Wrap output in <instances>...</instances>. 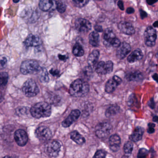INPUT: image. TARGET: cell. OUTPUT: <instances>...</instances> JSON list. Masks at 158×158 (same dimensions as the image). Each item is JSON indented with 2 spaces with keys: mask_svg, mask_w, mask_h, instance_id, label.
Instances as JSON below:
<instances>
[{
  "mask_svg": "<svg viewBox=\"0 0 158 158\" xmlns=\"http://www.w3.org/2000/svg\"><path fill=\"white\" fill-rule=\"evenodd\" d=\"M95 71L99 74L105 75L108 74L106 62L101 61L98 63L95 66Z\"/></svg>",
  "mask_w": 158,
  "mask_h": 158,
  "instance_id": "23",
  "label": "cell"
},
{
  "mask_svg": "<svg viewBox=\"0 0 158 158\" xmlns=\"http://www.w3.org/2000/svg\"><path fill=\"white\" fill-rule=\"evenodd\" d=\"M89 90V85L88 82L79 78L72 83L69 88V93L73 97L80 98L86 96Z\"/></svg>",
  "mask_w": 158,
  "mask_h": 158,
  "instance_id": "1",
  "label": "cell"
},
{
  "mask_svg": "<svg viewBox=\"0 0 158 158\" xmlns=\"http://www.w3.org/2000/svg\"><path fill=\"white\" fill-rule=\"evenodd\" d=\"M135 12V10L132 7H129L126 10V13L128 14H132Z\"/></svg>",
  "mask_w": 158,
  "mask_h": 158,
  "instance_id": "46",
  "label": "cell"
},
{
  "mask_svg": "<svg viewBox=\"0 0 158 158\" xmlns=\"http://www.w3.org/2000/svg\"><path fill=\"white\" fill-rule=\"evenodd\" d=\"M144 40L146 46L148 47L154 46L157 39L156 30L152 27L149 26L146 28L144 32Z\"/></svg>",
  "mask_w": 158,
  "mask_h": 158,
  "instance_id": "6",
  "label": "cell"
},
{
  "mask_svg": "<svg viewBox=\"0 0 158 158\" xmlns=\"http://www.w3.org/2000/svg\"><path fill=\"white\" fill-rule=\"evenodd\" d=\"M70 138L77 144L82 145L85 142V138L77 131H73L70 134Z\"/></svg>",
  "mask_w": 158,
  "mask_h": 158,
  "instance_id": "20",
  "label": "cell"
},
{
  "mask_svg": "<svg viewBox=\"0 0 158 158\" xmlns=\"http://www.w3.org/2000/svg\"><path fill=\"white\" fill-rule=\"evenodd\" d=\"M60 148V144L56 140H52L48 143L46 151L49 156L56 158L59 155Z\"/></svg>",
  "mask_w": 158,
  "mask_h": 158,
  "instance_id": "8",
  "label": "cell"
},
{
  "mask_svg": "<svg viewBox=\"0 0 158 158\" xmlns=\"http://www.w3.org/2000/svg\"><path fill=\"white\" fill-rule=\"evenodd\" d=\"M89 43L94 47H98L100 44L99 35L97 32H92L89 36Z\"/></svg>",
  "mask_w": 158,
  "mask_h": 158,
  "instance_id": "22",
  "label": "cell"
},
{
  "mask_svg": "<svg viewBox=\"0 0 158 158\" xmlns=\"http://www.w3.org/2000/svg\"><path fill=\"white\" fill-rule=\"evenodd\" d=\"M158 2V1H153V0H148L147 1V2L148 4L150 5H152Z\"/></svg>",
  "mask_w": 158,
  "mask_h": 158,
  "instance_id": "47",
  "label": "cell"
},
{
  "mask_svg": "<svg viewBox=\"0 0 158 158\" xmlns=\"http://www.w3.org/2000/svg\"><path fill=\"white\" fill-rule=\"evenodd\" d=\"M94 29L97 31V32H102L103 31L102 27L101 26L98 25H95V26L94 27Z\"/></svg>",
  "mask_w": 158,
  "mask_h": 158,
  "instance_id": "44",
  "label": "cell"
},
{
  "mask_svg": "<svg viewBox=\"0 0 158 158\" xmlns=\"http://www.w3.org/2000/svg\"><path fill=\"white\" fill-rule=\"evenodd\" d=\"M50 73L53 76H57L60 74V71L56 69H52L50 71Z\"/></svg>",
  "mask_w": 158,
  "mask_h": 158,
  "instance_id": "40",
  "label": "cell"
},
{
  "mask_svg": "<svg viewBox=\"0 0 158 158\" xmlns=\"http://www.w3.org/2000/svg\"><path fill=\"white\" fill-rule=\"evenodd\" d=\"M119 30L125 35H132L135 33V29L134 27L130 23L128 22H122L119 23L118 24Z\"/></svg>",
  "mask_w": 158,
  "mask_h": 158,
  "instance_id": "14",
  "label": "cell"
},
{
  "mask_svg": "<svg viewBox=\"0 0 158 158\" xmlns=\"http://www.w3.org/2000/svg\"><path fill=\"white\" fill-rule=\"evenodd\" d=\"M120 110V107L117 105H112L109 107L105 112V115L107 117L114 116L118 113Z\"/></svg>",
  "mask_w": 158,
  "mask_h": 158,
  "instance_id": "26",
  "label": "cell"
},
{
  "mask_svg": "<svg viewBox=\"0 0 158 158\" xmlns=\"http://www.w3.org/2000/svg\"><path fill=\"white\" fill-rule=\"evenodd\" d=\"M148 153V151L147 149L142 148L139 151L137 158H146Z\"/></svg>",
  "mask_w": 158,
  "mask_h": 158,
  "instance_id": "33",
  "label": "cell"
},
{
  "mask_svg": "<svg viewBox=\"0 0 158 158\" xmlns=\"http://www.w3.org/2000/svg\"><path fill=\"white\" fill-rule=\"evenodd\" d=\"M143 57L142 52L140 49L137 48L132 52V53L128 56L127 59V61L130 63H133L135 62L140 60Z\"/></svg>",
  "mask_w": 158,
  "mask_h": 158,
  "instance_id": "17",
  "label": "cell"
},
{
  "mask_svg": "<svg viewBox=\"0 0 158 158\" xmlns=\"http://www.w3.org/2000/svg\"><path fill=\"white\" fill-rule=\"evenodd\" d=\"M126 78L129 81H139L142 80L143 76L139 71H135L128 73Z\"/></svg>",
  "mask_w": 158,
  "mask_h": 158,
  "instance_id": "21",
  "label": "cell"
},
{
  "mask_svg": "<svg viewBox=\"0 0 158 158\" xmlns=\"http://www.w3.org/2000/svg\"><path fill=\"white\" fill-rule=\"evenodd\" d=\"M156 56H157V57H158V52H157V54H156Z\"/></svg>",
  "mask_w": 158,
  "mask_h": 158,
  "instance_id": "53",
  "label": "cell"
},
{
  "mask_svg": "<svg viewBox=\"0 0 158 158\" xmlns=\"http://www.w3.org/2000/svg\"><path fill=\"white\" fill-rule=\"evenodd\" d=\"M22 90L24 94L29 98L35 97L40 91L37 84L32 79H28L25 82L23 85Z\"/></svg>",
  "mask_w": 158,
  "mask_h": 158,
  "instance_id": "4",
  "label": "cell"
},
{
  "mask_svg": "<svg viewBox=\"0 0 158 158\" xmlns=\"http://www.w3.org/2000/svg\"><path fill=\"white\" fill-rule=\"evenodd\" d=\"M155 125L154 124L150 123L148 125V132L149 134H152L155 131L154 127H155Z\"/></svg>",
  "mask_w": 158,
  "mask_h": 158,
  "instance_id": "38",
  "label": "cell"
},
{
  "mask_svg": "<svg viewBox=\"0 0 158 158\" xmlns=\"http://www.w3.org/2000/svg\"><path fill=\"white\" fill-rule=\"evenodd\" d=\"M144 131V129L142 127H136L132 135H130V140L134 142H137L141 140L143 136Z\"/></svg>",
  "mask_w": 158,
  "mask_h": 158,
  "instance_id": "19",
  "label": "cell"
},
{
  "mask_svg": "<svg viewBox=\"0 0 158 158\" xmlns=\"http://www.w3.org/2000/svg\"><path fill=\"white\" fill-rule=\"evenodd\" d=\"M131 47L128 43L123 42L121 43L119 48H117L116 51V56L118 59L123 60L131 52Z\"/></svg>",
  "mask_w": 158,
  "mask_h": 158,
  "instance_id": "12",
  "label": "cell"
},
{
  "mask_svg": "<svg viewBox=\"0 0 158 158\" xmlns=\"http://www.w3.org/2000/svg\"><path fill=\"white\" fill-rule=\"evenodd\" d=\"M152 78L154 79L155 81L157 82V83H158V74L155 73L152 75Z\"/></svg>",
  "mask_w": 158,
  "mask_h": 158,
  "instance_id": "48",
  "label": "cell"
},
{
  "mask_svg": "<svg viewBox=\"0 0 158 158\" xmlns=\"http://www.w3.org/2000/svg\"><path fill=\"white\" fill-rule=\"evenodd\" d=\"M75 5L77 7L82 8L85 6L89 1H73Z\"/></svg>",
  "mask_w": 158,
  "mask_h": 158,
  "instance_id": "36",
  "label": "cell"
},
{
  "mask_svg": "<svg viewBox=\"0 0 158 158\" xmlns=\"http://www.w3.org/2000/svg\"><path fill=\"white\" fill-rule=\"evenodd\" d=\"M116 38L114 32L112 29L110 28H107L104 31L103 35V39L105 42H106V44H109L110 41H111L113 39Z\"/></svg>",
  "mask_w": 158,
  "mask_h": 158,
  "instance_id": "25",
  "label": "cell"
},
{
  "mask_svg": "<svg viewBox=\"0 0 158 158\" xmlns=\"http://www.w3.org/2000/svg\"><path fill=\"white\" fill-rule=\"evenodd\" d=\"M100 52L98 50H93L88 58L87 62L89 66H90L91 68L95 67L97 64Z\"/></svg>",
  "mask_w": 158,
  "mask_h": 158,
  "instance_id": "18",
  "label": "cell"
},
{
  "mask_svg": "<svg viewBox=\"0 0 158 158\" xmlns=\"http://www.w3.org/2000/svg\"><path fill=\"white\" fill-rule=\"evenodd\" d=\"M110 148L113 152L118 151L120 148L121 145V140L120 136L118 135H114L111 136L109 139Z\"/></svg>",
  "mask_w": 158,
  "mask_h": 158,
  "instance_id": "16",
  "label": "cell"
},
{
  "mask_svg": "<svg viewBox=\"0 0 158 158\" xmlns=\"http://www.w3.org/2000/svg\"><path fill=\"white\" fill-rule=\"evenodd\" d=\"M139 13H140V17H141V19H144V18L147 17V13L145 11L140 10Z\"/></svg>",
  "mask_w": 158,
  "mask_h": 158,
  "instance_id": "42",
  "label": "cell"
},
{
  "mask_svg": "<svg viewBox=\"0 0 158 158\" xmlns=\"http://www.w3.org/2000/svg\"><path fill=\"white\" fill-rule=\"evenodd\" d=\"M148 105V106H149L152 109H153L155 108V102H154V99H153V98L151 99L149 101Z\"/></svg>",
  "mask_w": 158,
  "mask_h": 158,
  "instance_id": "41",
  "label": "cell"
},
{
  "mask_svg": "<svg viewBox=\"0 0 158 158\" xmlns=\"http://www.w3.org/2000/svg\"><path fill=\"white\" fill-rule=\"evenodd\" d=\"M58 58L60 59V60L64 61H65L67 60V56H66V55H61V54H59L58 55Z\"/></svg>",
  "mask_w": 158,
  "mask_h": 158,
  "instance_id": "45",
  "label": "cell"
},
{
  "mask_svg": "<svg viewBox=\"0 0 158 158\" xmlns=\"http://www.w3.org/2000/svg\"><path fill=\"white\" fill-rule=\"evenodd\" d=\"M152 120H153V122H157L158 123V116H154L152 118Z\"/></svg>",
  "mask_w": 158,
  "mask_h": 158,
  "instance_id": "49",
  "label": "cell"
},
{
  "mask_svg": "<svg viewBox=\"0 0 158 158\" xmlns=\"http://www.w3.org/2000/svg\"><path fill=\"white\" fill-rule=\"evenodd\" d=\"M37 137L41 142H47L52 137L51 130L47 127L40 126L35 131Z\"/></svg>",
  "mask_w": 158,
  "mask_h": 158,
  "instance_id": "7",
  "label": "cell"
},
{
  "mask_svg": "<svg viewBox=\"0 0 158 158\" xmlns=\"http://www.w3.org/2000/svg\"><path fill=\"white\" fill-rule=\"evenodd\" d=\"M153 26L154 27H158V21H156L153 24Z\"/></svg>",
  "mask_w": 158,
  "mask_h": 158,
  "instance_id": "50",
  "label": "cell"
},
{
  "mask_svg": "<svg viewBox=\"0 0 158 158\" xmlns=\"http://www.w3.org/2000/svg\"><path fill=\"white\" fill-rule=\"evenodd\" d=\"M19 1H13L14 2H15V3H17V2H19Z\"/></svg>",
  "mask_w": 158,
  "mask_h": 158,
  "instance_id": "52",
  "label": "cell"
},
{
  "mask_svg": "<svg viewBox=\"0 0 158 158\" xmlns=\"http://www.w3.org/2000/svg\"><path fill=\"white\" fill-rule=\"evenodd\" d=\"M53 2L50 0H42L39 2L40 9L43 11H48L53 6Z\"/></svg>",
  "mask_w": 158,
  "mask_h": 158,
  "instance_id": "24",
  "label": "cell"
},
{
  "mask_svg": "<svg viewBox=\"0 0 158 158\" xmlns=\"http://www.w3.org/2000/svg\"><path fill=\"white\" fill-rule=\"evenodd\" d=\"M134 148L133 143L131 141H128L124 145L123 149L125 153L127 154H131Z\"/></svg>",
  "mask_w": 158,
  "mask_h": 158,
  "instance_id": "31",
  "label": "cell"
},
{
  "mask_svg": "<svg viewBox=\"0 0 158 158\" xmlns=\"http://www.w3.org/2000/svg\"><path fill=\"white\" fill-rule=\"evenodd\" d=\"M31 115L37 119L49 117L52 113V108L46 102H40L33 105L30 110Z\"/></svg>",
  "mask_w": 158,
  "mask_h": 158,
  "instance_id": "2",
  "label": "cell"
},
{
  "mask_svg": "<svg viewBox=\"0 0 158 158\" xmlns=\"http://www.w3.org/2000/svg\"><path fill=\"white\" fill-rule=\"evenodd\" d=\"M3 158H15V157H12V156H8V155H6V156H4Z\"/></svg>",
  "mask_w": 158,
  "mask_h": 158,
  "instance_id": "51",
  "label": "cell"
},
{
  "mask_svg": "<svg viewBox=\"0 0 158 158\" xmlns=\"http://www.w3.org/2000/svg\"><path fill=\"white\" fill-rule=\"evenodd\" d=\"M76 28L78 32L82 33L88 32L91 29V24L88 20L83 18H79L75 23Z\"/></svg>",
  "mask_w": 158,
  "mask_h": 158,
  "instance_id": "10",
  "label": "cell"
},
{
  "mask_svg": "<svg viewBox=\"0 0 158 158\" xmlns=\"http://www.w3.org/2000/svg\"><path fill=\"white\" fill-rule=\"evenodd\" d=\"M107 69H108V73H110L112 72L113 69V63L111 61H108L106 62Z\"/></svg>",
  "mask_w": 158,
  "mask_h": 158,
  "instance_id": "37",
  "label": "cell"
},
{
  "mask_svg": "<svg viewBox=\"0 0 158 158\" xmlns=\"http://www.w3.org/2000/svg\"><path fill=\"white\" fill-rule=\"evenodd\" d=\"M14 138L17 145L21 147L25 146L28 141V136L26 132L23 129H18L15 131Z\"/></svg>",
  "mask_w": 158,
  "mask_h": 158,
  "instance_id": "11",
  "label": "cell"
},
{
  "mask_svg": "<svg viewBox=\"0 0 158 158\" xmlns=\"http://www.w3.org/2000/svg\"><path fill=\"white\" fill-rule=\"evenodd\" d=\"M0 78H1V87H4L7 85L9 80V75L8 73L6 72L1 73Z\"/></svg>",
  "mask_w": 158,
  "mask_h": 158,
  "instance_id": "29",
  "label": "cell"
},
{
  "mask_svg": "<svg viewBox=\"0 0 158 158\" xmlns=\"http://www.w3.org/2000/svg\"><path fill=\"white\" fill-rule=\"evenodd\" d=\"M109 44L110 45V46H112L114 48H118L120 47V45H121V42L119 39L117 38H115L113 39L109 43Z\"/></svg>",
  "mask_w": 158,
  "mask_h": 158,
  "instance_id": "35",
  "label": "cell"
},
{
  "mask_svg": "<svg viewBox=\"0 0 158 158\" xmlns=\"http://www.w3.org/2000/svg\"><path fill=\"white\" fill-rule=\"evenodd\" d=\"M122 82V79L120 77L117 76H114L112 78L109 79L106 83L105 87V91L108 93H112Z\"/></svg>",
  "mask_w": 158,
  "mask_h": 158,
  "instance_id": "9",
  "label": "cell"
},
{
  "mask_svg": "<svg viewBox=\"0 0 158 158\" xmlns=\"http://www.w3.org/2000/svg\"><path fill=\"white\" fill-rule=\"evenodd\" d=\"M28 111H29V109L27 107H18L16 110V114L18 115H26L28 113Z\"/></svg>",
  "mask_w": 158,
  "mask_h": 158,
  "instance_id": "32",
  "label": "cell"
},
{
  "mask_svg": "<svg viewBox=\"0 0 158 158\" xmlns=\"http://www.w3.org/2000/svg\"><path fill=\"white\" fill-rule=\"evenodd\" d=\"M56 3V9L60 13H63L66 10V6L65 3L63 2L62 1H58L55 2Z\"/></svg>",
  "mask_w": 158,
  "mask_h": 158,
  "instance_id": "30",
  "label": "cell"
},
{
  "mask_svg": "<svg viewBox=\"0 0 158 158\" xmlns=\"http://www.w3.org/2000/svg\"><path fill=\"white\" fill-rule=\"evenodd\" d=\"M117 5H118V7L119 9L123 11L124 10V7L123 2L122 1H119L117 2Z\"/></svg>",
  "mask_w": 158,
  "mask_h": 158,
  "instance_id": "43",
  "label": "cell"
},
{
  "mask_svg": "<svg viewBox=\"0 0 158 158\" xmlns=\"http://www.w3.org/2000/svg\"><path fill=\"white\" fill-rule=\"evenodd\" d=\"M40 79L42 83H47L49 81L48 74L47 70L44 68H41Z\"/></svg>",
  "mask_w": 158,
  "mask_h": 158,
  "instance_id": "28",
  "label": "cell"
},
{
  "mask_svg": "<svg viewBox=\"0 0 158 158\" xmlns=\"http://www.w3.org/2000/svg\"><path fill=\"white\" fill-rule=\"evenodd\" d=\"M7 64V60L5 57H3L1 60V68L3 69L6 67Z\"/></svg>",
  "mask_w": 158,
  "mask_h": 158,
  "instance_id": "39",
  "label": "cell"
},
{
  "mask_svg": "<svg viewBox=\"0 0 158 158\" xmlns=\"http://www.w3.org/2000/svg\"><path fill=\"white\" fill-rule=\"evenodd\" d=\"M112 129L111 125L107 122L100 123L96 127V135L100 139L107 138Z\"/></svg>",
  "mask_w": 158,
  "mask_h": 158,
  "instance_id": "5",
  "label": "cell"
},
{
  "mask_svg": "<svg viewBox=\"0 0 158 158\" xmlns=\"http://www.w3.org/2000/svg\"><path fill=\"white\" fill-rule=\"evenodd\" d=\"M106 152L102 150L97 151L93 156V158H105L106 156Z\"/></svg>",
  "mask_w": 158,
  "mask_h": 158,
  "instance_id": "34",
  "label": "cell"
},
{
  "mask_svg": "<svg viewBox=\"0 0 158 158\" xmlns=\"http://www.w3.org/2000/svg\"><path fill=\"white\" fill-rule=\"evenodd\" d=\"M73 54L77 57H81L85 54L84 49L79 43H76L73 48Z\"/></svg>",
  "mask_w": 158,
  "mask_h": 158,
  "instance_id": "27",
  "label": "cell"
},
{
  "mask_svg": "<svg viewBox=\"0 0 158 158\" xmlns=\"http://www.w3.org/2000/svg\"><path fill=\"white\" fill-rule=\"evenodd\" d=\"M80 114L81 112L79 110H73L69 116L62 123V126L64 127H69L79 118Z\"/></svg>",
  "mask_w": 158,
  "mask_h": 158,
  "instance_id": "13",
  "label": "cell"
},
{
  "mask_svg": "<svg viewBox=\"0 0 158 158\" xmlns=\"http://www.w3.org/2000/svg\"><path fill=\"white\" fill-rule=\"evenodd\" d=\"M40 70L39 64L36 60H33L24 61L20 68L21 73L24 75L36 74L40 72Z\"/></svg>",
  "mask_w": 158,
  "mask_h": 158,
  "instance_id": "3",
  "label": "cell"
},
{
  "mask_svg": "<svg viewBox=\"0 0 158 158\" xmlns=\"http://www.w3.org/2000/svg\"><path fill=\"white\" fill-rule=\"evenodd\" d=\"M42 42L41 39L36 35H29L24 42L25 45L27 47H36L40 46Z\"/></svg>",
  "mask_w": 158,
  "mask_h": 158,
  "instance_id": "15",
  "label": "cell"
}]
</instances>
